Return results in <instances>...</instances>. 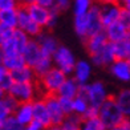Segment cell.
Instances as JSON below:
<instances>
[{
    "label": "cell",
    "instance_id": "cell-1",
    "mask_svg": "<svg viewBox=\"0 0 130 130\" xmlns=\"http://www.w3.org/2000/svg\"><path fill=\"white\" fill-rule=\"evenodd\" d=\"M98 117L101 118L105 129L108 130H118L121 122L125 120V114L120 109L114 97H109L98 109Z\"/></svg>",
    "mask_w": 130,
    "mask_h": 130
},
{
    "label": "cell",
    "instance_id": "cell-2",
    "mask_svg": "<svg viewBox=\"0 0 130 130\" xmlns=\"http://www.w3.org/2000/svg\"><path fill=\"white\" fill-rule=\"evenodd\" d=\"M68 77V74H65L61 69H58L57 67H53L46 72L45 74H43L41 77H39V88L40 92L44 94H57L60 86L62 85V82L65 81V78Z\"/></svg>",
    "mask_w": 130,
    "mask_h": 130
},
{
    "label": "cell",
    "instance_id": "cell-3",
    "mask_svg": "<svg viewBox=\"0 0 130 130\" xmlns=\"http://www.w3.org/2000/svg\"><path fill=\"white\" fill-rule=\"evenodd\" d=\"M78 94L84 96L88 100L89 105L97 106V108H100V106L102 105V102L106 101V100L110 97L106 86L101 81H94V82L89 81V82H86V84H82L80 86V93Z\"/></svg>",
    "mask_w": 130,
    "mask_h": 130
},
{
    "label": "cell",
    "instance_id": "cell-4",
    "mask_svg": "<svg viewBox=\"0 0 130 130\" xmlns=\"http://www.w3.org/2000/svg\"><path fill=\"white\" fill-rule=\"evenodd\" d=\"M39 92H40L39 85L35 81H29V82H13L7 93L20 104V102L35 101L39 96Z\"/></svg>",
    "mask_w": 130,
    "mask_h": 130
},
{
    "label": "cell",
    "instance_id": "cell-5",
    "mask_svg": "<svg viewBox=\"0 0 130 130\" xmlns=\"http://www.w3.org/2000/svg\"><path fill=\"white\" fill-rule=\"evenodd\" d=\"M31 36L20 28H15L13 32L5 37L2 43V49L5 55H13V53H23L25 45L28 44Z\"/></svg>",
    "mask_w": 130,
    "mask_h": 130
},
{
    "label": "cell",
    "instance_id": "cell-6",
    "mask_svg": "<svg viewBox=\"0 0 130 130\" xmlns=\"http://www.w3.org/2000/svg\"><path fill=\"white\" fill-rule=\"evenodd\" d=\"M53 65L57 67L58 69H61L65 74L72 76L74 67H76V57L73 55V52L70 51L69 48L64 45H60L57 48V51L53 53Z\"/></svg>",
    "mask_w": 130,
    "mask_h": 130
},
{
    "label": "cell",
    "instance_id": "cell-7",
    "mask_svg": "<svg viewBox=\"0 0 130 130\" xmlns=\"http://www.w3.org/2000/svg\"><path fill=\"white\" fill-rule=\"evenodd\" d=\"M17 28L23 29L33 39L44 31V28L32 19L27 7H17Z\"/></svg>",
    "mask_w": 130,
    "mask_h": 130
},
{
    "label": "cell",
    "instance_id": "cell-8",
    "mask_svg": "<svg viewBox=\"0 0 130 130\" xmlns=\"http://www.w3.org/2000/svg\"><path fill=\"white\" fill-rule=\"evenodd\" d=\"M44 101L46 105V109H48V113L51 117V122H52V127L58 129L60 125L62 123L65 114L64 110L60 105V100H58L57 94H45L44 96Z\"/></svg>",
    "mask_w": 130,
    "mask_h": 130
},
{
    "label": "cell",
    "instance_id": "cell-9",
    "mask_svg": "<svg viewBox=\"0 0 130 130\" xmlns=\"http://www.w3.org/2000/svg\"><path fill=\"white\" fill-rule=\"evenodd\" d=\"M100 4V13H101V20L104 28L109 24L120 20V16L122 12V5L118 2H109V3H98Z\"/></svg>",
    "mask_w": 130,
    "mask_h": 130
},
{
    "label": "cell",
    "instance_id": "cell-10",
    "mask_svg": "<svg viewBox=\"0 0 130 130\" xmlns=\"http://www.w3.org/2000/svg\"><path fill=\"white\" fill-rule=\"evenodd\" d=\"M86 33L88 36L94 35L97 32L104 31V24L101 20V13H100V4H93L90 9L86 12Z\"/></svg>",
    "mask_w": 130,
    "mask_h": 130
},
{
    "label": "cell",
    "instance_id": "cell-11",
    "mask_svg": "<svg viewBox=\"0 0 130 130\" xmlns=\"http://www.w3.org/2000/svg\"><path fill=\"white\" fill-rule=\"evenodd\" d=\"M117 57H116V52H114V44L110 43V41L100 52L90 55V61L96 67H110V64Z\"/></svg>",
    "mask_w": 130,
    "mask_h": 130
},
{
    "label": "cell",
    "instance_id": "cell-12",
    "mask_svg": "<svg viewBox=\"0 0 130 130\" xmlns=\"http://www.w3.org/2000/svg\"><path fill=\"white\" fill-rule=\"evenodd\" d=\"M109 68L114 78L121 82H130V61L127 58H116Z\"/></svg>",
    "mask_w": 130,
    "mask_h": 130
},
{
    "label": "cell",
    "instance_id": "cell-13",
    "mask_svg": "<svg viewBox=\"0 0 130 130\" xmlns=\"http://www.w3.org/2000/svg\"><path fill=\"white\" fill-rule=\"evenodd\" d=\"M23 57H24V60H25V64L29 65V67H32V68L36 65V62L40 58L43 57V51H41L36 39H33V37L29 39L28 44L25 45L24 51H23Z\"/></svg>",
    "mask_w": 130,
    "mask_h": 130
},
{
    "label": "cell",
    "instance_id": "cell-14",
    "mask_svg": "<svg viewBox=\"0 0 130 130\" xmlns=\"http://www.w3.org/2000/svg\"><path fill=\"white\" fill-rule=\"evenodd\" d=\"M104 31L110 43H118V41H121L126 37L129 28L121 20H117L114 23H111V24H109L108 27H105Z\"/></svg>",
    "mask_w": 130,
    "mask_h": 130
},
{
    "label": "cell",
    "instance_id": "cell-15",
    "mask_svg": "<svg viewBox=\"0 0 130 130\" xmlns=\"http://www.w3.org/2000/svg\"><path fill=\"white\" fill-rule=\"evenodd\" d=\"M108 43H109V40H108V37H106L105 31L90 35V36H88L85 39V46H86V51H88V53H89V56L100 52Z\"/></svg>",
    "mask_w": 130,
    "mask_h": 130
},
{
    "label": "cell",
    "instance_id": "cell-16",
    "mask_svg": "<svg viewBox=\"0 0 130 130\" xmlns=\"http://www.w3.org/2000/svg\"><path fill=\"white\" fill-rule=\"evenodd\" d=\"M35 39L37 40L40 48L43 51V55H45V56H53V53L60 46V44H58V41L55 36H52L51 33L44 32V31Z\"/></svg>",
    "mask_w": 130,
    "mask_h": 130
},
{
    "label": "cell",
    "instance_id": "cell-17",
    "mask_svg": "<svg viewBox=\"0 0 130 130\" xmlns=\"http://www.w3.org/2000/svg\"><path fill=\"white\" fill-rule=\"evenodd\" d=\"M72 76L76 78V81L80 85L89 82L90 77H92V61H86V60L77 61Z\"/></svg>",
    "mask_w": 130,
    "mask_h": 130
},
{
    "label": "cell",
    "instance_id": "cell-18",
    "mask_svg": "<svg viewBox=\"0 0 130 130\" xmlns=\"http://www.w3.org/2000/svg\"><path fill=\"white\" fill-rule=\"evenodd\" d=\"M33 118L40 121L44 125V127H52V122H51V117L46 109V105L43 98H36L33 101Z\"/></svg>",
    "mask_w": 130,
    "mask_h": 130
},
{
    "label": "cell",
    "instance_id": "cell-19",
    "mask_svg": "<svg viewBox=\"0 0 130 130\" xmlns=\"http://www.w3.org/2000/svg\"><path fill=\"white\" fill-rule=\"evenodd\" d=\"M27 8L29 11V15L32 16V19L45 29L46 24H48V20H49V16H51V9L45 8L43 5L37 4V3H32L31 5H28Z\"/></svg>",
    "mask_w": 130,
    "mask_h": 130
},
{
    "label": "cell",
    "instance_id": "cell-20",
    "mask_svg": "<svg viewBox=\"0 0 130 130\" xmlns=\"http://www.w3.org/2000/svg\"><path fill=\"white\" fill-rule=\"evenodd\" d=\"M17 105H19V102L13 97H11L8 93L0 101V130H3V125L5 120L15 113V109L17 108Z\"/></svg>",
    "mask_w": 130,
    "mask_h": 130
},
{
    "label": "cell",
    "instance_id": "cell-21",
    "mask_svg": "<svg viewBox=\"0 0 130 130\" xmlns=\"http://www.w3.org/2000/svg\"><path fill=\"white\" fill-rule=\"evenodd\" d=\"M80 84L73 76H68L65 81L62 82V85L60 86V89L57 92V96L60 97H69V98H74L77 94L80 93Z\"/></svg>",
    "mask_w": 130,
    "mask_h": 130
},
{
    "label": "cell",
    "instance_id": "cell-22",
    "mask_svg": "<svg viewBox=\"0 0 130 130\" xmlns=\"http://www.w3.org/2000/svg\"><path fill=\"white\" fill-rule=\"evenodd\" d=\"M13 116L20 121V123L27 126L33 120V101L32 102H20L17 105V108L15 109Z\"/></svg>",
    "mask_w": 130,
    "mask_h": 130
},
{
    "label": "cell",
    "instance_id": "cell-23",
    "mask_svg": "<svg viewBox=\"0 0 130 130\" xmlns=\"http://www.w3.org/2000/svg\"><path fill=\"white\" fill-rule=\"evenodd\" d=\"M12 74V78L15 82H29V81H36V74H35V70L32 67L29 65H23L21 68H17L15 70L11 72Z\"/></svg>",
    "mask_w": 130,
    "mask_h": 130
},
{
    "label": "cell",
    "instance_id": "cell-24",
    "mask_svg": "<svg viewBox=\"0 0 130 130\" xmlns=\"http://www.w3.org/2000/svg\"><path fill=\"white\" fill-rule=\"evenodd\" d=\"M0 27L7 29L17 28V8L0 11Z\"/></svg>",
    "mask_w": 130,
    "mask_h": 130
},
{
    "label": "cell",
    "instance_id": "cell-25",
    "mask_svg": "<svg viewBox=\"0 0 130 130\" xmlns=\"http://www.w3.org/2000/svg\"><path fill=\"white\" fill-rule=\"evenodd\" d=\"M116 101L120 106V109L122 110V113L125 114V117L130 116V88H125V89H121L116 96Z\"/></svg>",
    "mask_w": 130,
    "mask_h": 130
},
{
    "label": "cell",
    "instance_id": "cell-26",
    "mask_svg": "<svg viewBox=\"0 0 130 130\" xmlns=\"http://www.w3.org/2000/svg\"><path fill=\"white\" fill-rule=\"evenodd\" d=\"M2 64L7 68L9 72L17 69V68H21L23 65H25V60L23 57V53H13V55H5Z\"/></svg>",
    "mask_w": 130,
    "mask_h": 130
},
{
    "label": "cell",
    "instance_id": "cell-27",
    "mask_svg": "<svg viewBox=\"0 0 130 130\" xmlns=\"http://www.w3.org/2000/svg\"><path fill=\"white\" fill-rule=\"evenodd\" d=\"M81 125H82V117L76 114V113H72V114L65 116L64 121L58 129H61V130H78V129H81Z\"/></svg>",
    "mask_w": 130,
    "mask_h": 130
},
{
    "label": "cell",
    "instance_id": "cell-28",
    "mask_svg": "<svg viewBox=\"0 0 130 130\" xmlns=\"http://www.w3.org/2000/svg\"><path fill=\"white\" fill-rule=\"evenodd\" d=\"M53 67V58L52 56H45L43 55V57L40 58V60L36 62V65L33 67V70H35V74H36V77H41L43 74H45L48 70Z\"/></svg>",
    "mask_w": 130,
    "mask_h": 130
},
{
    "label": "cell",
    "instance_id": "cell-29",
    "mask_svg": "<svg viewBox=\"0 0 130 130\" xmlns=\"http://www.w3.org/2000/svg\"><path fill=\"white\" fill-rule=\"evenodd\" d=\"M81 129H84V130H105V126L101 121V118L96 116V117L82 118Z\"/></svg>",
    "mask_w": 130,
    "mask_h": 130
},
{
    "label": "cell",
    "instance_id": "cell-30",
    "mask_svg": "<svg viewBox=\"0 0 130 130\" xmlns=\"http://www.w3.org/2000/svg\"><path fill=\"white\" fill-rule=\"evenodd\" d=\"M88 109H89V102H88V100L84 96H81V94H77V96L73 98V113L84 117Z\"/></svg>",
    "mask_w": 130,
    "mask_h": 130
},
{
    "label": "cell",
    "instance_id": "cell-31",
    "mask_svg": "<svg viewBox=\"0 0 130 130\" xmlns=\"http://www.w3.org/2000/svg\"><path fill=\"white\" fill-rule=\"evenodd\" d=\"M13 82H15V81H13V78H12V74H11V72L4 67L3 64H0V86H2L5 92H8L9 88L12 86Z\"/></svg>",
    "mask_w": 130,
    "mask_h": 130
},
{
    "label": "cell",
    "instance_id": "cell-32",
    "mask_svg": "<svg viewBox=\"0 0 130 130\" xmlns=\"http://www.w3.org/2000/svg\"><path fill=\"white\" fill-rule=\"evenodd\" d=\"M73 2V13L77 15H85L90 7L94 4V0H72Z\"/></svg>",
    "mask_w": 130,
    "mask_h": 130
},
{
    "label": "cell",
    "instance_id": "cell-33",
    "mask_svg": "<svg viewBox=\"0 0 130 130\" xmlns=\"http://www.w3.org/2000/svg\"><path fill=\"white\" fill-rule=\"evenodd\" d=\"M23 129H25V126L20 123V121L13 114L9 116L3 125V130H23Z\"/></svg>",
    "mask_w": 130,
    "mask_h": 130
},
{
    "label": "cell",
    "instance_id": "cell-34",
    "mask_svg": "<svg viewBox=\"0 0 130 130\" xmlns=\"http://www.w3.org/2000/svg\"><path fill=\"white\" fill-rule=\"evenodd\" d=\"M58 100H60V105L64 110L65 114H72L73 113V98L69 97H60L58 96Z\"/></svg>",
    "mask_w": 130,
    "mask_h": 130
},
{
    "label": "cell",
    "instance_id": "cell-35",
    "mask_svg": "<svg viewBox=\"0 0 130 130\" xmlns=\"http://www.w3.org/2000/svg\"><path fill=\"white\" fill-rule=\"evenodd\" d=\"M58 11L52 8L51 9V16H49V20H48V24H46V29H52L55 28V25L57 24V20H58Z\"/></svg>",
    "mask_w": 130,
    "mask_h": 130
},
{
    "label": "cell",
    "instance_id": "cell-36",
    "mask_svg": "<svg viewBox=\"0 0 130 130\" xmlns=\"http://www.w3.org/2000/svg\"><path fill=\"white\" fill-rule=\"evenodd\" d=\"M17 0H0V11L3 9H11V8H17Z\"/></svg>",
    "mask_w": 130,
    "mask_h": 130
},
{
    "label": "cell",
    "instance_id": "cell-37",
    "mask_svg": "<svg viewBox=\"0 0 130 130\" xmlns=\"http://www.w3.org/2000/svg\"><path fill=\"white\" fill-rule=\"evenodd\" d=\"M70 2H72V0H56L55 9H57L58 12H62V11H67V9L70 7Z\"/></svg>",
    "mask_w": 130,
    "mask_h": 130
},
{
    "label": "cell",
    "instance_id": "cell-38",
    "mask_svg": "<svg viewBox=\"0 0 130 130\" xmlns=\"http://www.w3.org/2000/svg\"><path fill=\"white\" fill-rule=\"evenodd\" d=\"M25 129L27 130H43L45 127H44V125L40 121H37V120H35V118H33V120L25 126Z\"/></svg>",
    "mask_w": 130,
    "mask_h": 130
},
{
    "label": "cell",
    "instance_id": "cell-39",
    "mask_svg": "<svg viewBox=\"0 0 130 130\" xmlns=\"http://www.w3.org/2000/svg\"><path fill=\"white\" fill-rule=\"evenodd\" d=\"M120 20L125 24L127 28H130V12L123 7L122 8V12H121V16H120Z\"/></svg>",
    "mask_w": 130,
    "mask_h": 130
},
{
    "label": "cell",
    "instance_id": "cell-40",
    "mask_svg": "<svg viewBox=\"0 0 130 130\" xmlns=\"http://www.w3.org/2000/svg\"><path fill=\"white\" fill-rule=\"evenodd\" d=\"M35 3H37L40 5H43L45 8H55V4H56V0H35Z\"/></svg>",
    "mask_w": 130,
    "mask_h": 130
},
{
    "label": "cell",
    "instance_id": "cell-41",
    "mask_svg": "<svg viewBox=\"0 0 130 130\" xmlns=\"http://www.w3.org/2000/svg\"><path fill=\"white\" fill-rule=\"evenodd\" d=\"M98 109H100V108H97V106H92V105H89V109L86 110L85 116L82 117V118H86V117H96V116H98Z\"/></svg>",
    "mask_w": 130,
    "mask_h": 130
},
{
    "label": "cell",
    "instance_id": "cell-42",
    "mask_svg": "<svg viewBox=\"0 0 130 130\" xmlns=\"http://www.w3.org/2000/svg\"><path fill=\"white\" fill-rule=\"evenodd\" d=\"M32 3H35V0H17L19 7H28V5H31Z\"/></svg>",
    "mask_w": 130,
    "mask_h": 130
},
{
    "label": "cell",
    "instance_id": "cell-43",
    "mask_svg": "<svg viewBox=\"0 0 130 130\" xmlns=\"http://www.w3.org/2000/svg\"><path fill=\"white\" fill-rule=\"evenodd\" d=\"M5 94H7V92H5L2 86H0V101H2V100L5 97Z\"/></svg>",
    "mask_w": 130,
    "mask_h": 130
},
{
    "label": "cell",
    "instance_id": "cell-44",
    "mask_svg": "<svg viewBox=\"0 0 130 130\" xmlns=\"http://www.w3.org/2000/svg\"><path fill=\"white\" fill-rule=\"evenodd\" d=\"M117 2L120 3V4L122 5V7H125V5H127V4L130 3V0H117Z\"/></svg>",
    "mask_w": 130,
    "mask_h": 130
},
{
    "label": "cell",
    "instance_id": "cell-45",
    "mask_svg": "<svg viewBox=\"0 0 130 130\" xmlns=\"http://www.w3.org/2000/svg\"><path fill=\"white\" fill-rule=\"evenodd\" d=\"M3 58H4V52H3V49H2V46H0V64H2Z\"/></svg>",
    "mask_w": 130,
    "mask_h": 130
},
{
    "label": "cell",
    "instance_id": "cell-46",
    "mask_svg": "<svg viewBox=\"0 0 130 130\" xmlns=\"http://www.w3.org/2000/svg\"><path fill=\"white\" fill-rule=\"evenodd\" d=\"M3 40H4V35H3V31H2V28H0V45H2Z\"/></svg>",
    "mask_w": 130,
    "mask_h": 130
},
{
    "label": "cell",
    "instance_id": "cell-47",
    "mask_svg": "<svg viewBox=\"0 0 130 130\" xmlns=\"http://www.w3.org/2000/svg\"><path fill=\"white\" fill-rule=\"evenodd\" d=\"M98 3H109V2H117V0H97Z\"/></svg>",
    "mask_w": 130,
    "mask_h": 130
},
{
    "label": "cell",
    "instance_id": "cell-48",
    "mask_svg": "<svg viewBox=\"0 0 130 130\" xmlns=\"http://www.w3.org/2000/svg\"><path fill=\"white\" fill-rule=\"evenodd\" d=\"M125 8H126V9H127V11H129V12H130V3H129V4H127V5H125Z\"/></svg>",
    "mask_w": 130,
    "mask_h": 130
},
{
    "label": "cell",
    "instance_id": "cell-49",
    "mask_svg": "<svg viewBox=\"0 0 130 130\" xmlns=\"http://www.w3.org/2000/svg\"><path fill=\"white\" fill-rule=\"evenodd\" d=\"M127 118H129V122H130V116H129V117H127Z\"/></svg>",
    "mask_w": 130,
    "mask_h": 130
},
{
    "label": "cell",
    "instance_id": "cell-50",
    "mask_svg": "<svg viewBox=\"0 0 130 130\" xmlns=\"http://www.w3.org/2000/svg\"><path fill=\"white\" fill-rule=\"evenodd\" d=\"M129 61H130V60H129Z\"/></svg>",
    "mask_w": 130,
    "mask_h": 130
}]
</instances>
